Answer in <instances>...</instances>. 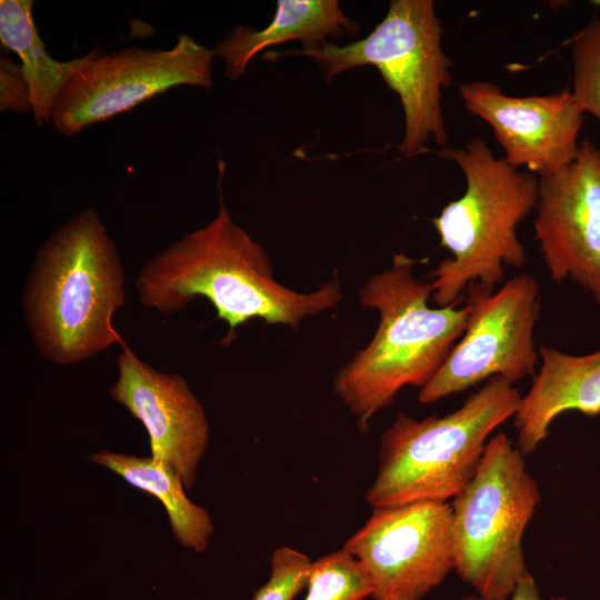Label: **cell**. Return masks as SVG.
Returning a JSON list of instances; mask_svg holds the SVG:
<instances>
[{
	"instance_id": "obj_17",
	"label": "cell",
	"mask_w": 600,
	"mask_h": 600,
	"mask_svg": "<svg viewBox=\"0 0 600 600\" xmlns=\"http://www.w3.org/2000/svg\"><path fill=\"white\" fill-rule=\"evenodd\" d=\"M89 459L159 499L176 539L198 553L206 551L213 533L210 514L189 500L181 477L170 464L152 457L141 458L107 450L94 452Z\"/></svg>"
},
{
	"instance_id": "obj_23",
	"label": "cell",
	"mask_w": 600,
	"mask_h": 600,
	"mask_svg": "<svg viewBox=\"0 0 600 600\" xmlns=\"http://www.w3.org/2000/svg\"><path fill=\"white\" fill-rule=\"evenodd\" d=\"M596 6H600V1H593Z\"/></svg>"
},
{
	"instance_id": "obj_21",
	"label": "cell",
	"mask_w": 600,
	"mask_h": 600,
	"mask_svg": "<svg viewBox=\"0 0 600 600\" xmlns=\"http://www.w3.org/2000/svg\"><path fill=\"white\" fill-rule=\"evenodd\" d=\"M0 109L31 112L29 89L21 66L8 57L0 60Z\"/></svg>"
},
{
	"instance_id": "obj_20",
	"label": "cell",
	"mask_w": 600,
	"mask_h": 600,
	"mask_svg": "<svg viewBox=\"0 0 600 600\" xmlns=\"http://www.w3.org/2000/svg\"><path fill=\"white\" fill-rule=\"evenodd\" d=\"M269 580L259 588L252 600H294L307 587L312 560L290 547H280L271 556Z\"/></svg>"
},
{
	"instance_id": "obj_13",
	"label": "cell",
	"mask_w": 600,
	"mask_h": 600,
	"mask_svg": "<svg viewBox=\"0 0 600 600\" xmlns=\"http://www.w3.org/2000/svg\"><path fill=\"white\" fill-rule=\"evenodd\" d=\"M121 347L110 397L143 424L151 457L170 464L184 488L191 489L209 442L202 404L183 377L160 372L126 344Z\"/></svg>"
},
{
	"instance_id": "obj_22",
	"label": "cell",
	"mask_w": 600,
	"mask_h": 600,
	"mask_svg": "<svg viewBox=\"0 0 600 600\" xmlns=\"http://www.w3.org/2000/svg\"><path fill=\"white\" fill-rule=\"evenodd\" d=\"M460 600H488V599L477 593V594L464 596ZM509 600H566V599L561 597H552L548 599L542 598L539 593V589L537 587L534 578L530 573H528L517 584Z\"/></svg>"
},
{
	"instance_id": "obj_4",
	"label": "cell",
	"mask_w": 600,
	"mask_h": 600,
	"mask_svg": "<svg viewBox=\"0 0 600 600\" xmlns=\"http://www.w3.org/2000/svg\"><path fill=\"white\" fill-rule=\"evenodd\" d=\"M441 158L454 161L466 177V191L432 219L440 246L450 252L428 274L437 307L459 302L471 284L494 289L504 267L522 268L527 262L518 226L534 209L538 180L503 159L493 157L481 138L462 148H443Z\"/></svg>"
},
{
	"instance_id": "obj_6",
	"label": "cell",
	"mask_w": 600,
	"mask_h": 600,
	"mask_svg": "<svg viewBox=\"0 0 600 600\" xmlns=\"http://www.w3.org/2000/svg\"><path fill=\"white\" fill-rule=\"evenodd\" d=\"M441 34L433 1L392 0L386 17L361 40L343 47L324 41L309 50L268 52L264 58L308 56L327 81L348 69L376 67L403 109L399 151L413 157L426 152L430 140L442 148L448 140L441 93L451 83V62L442 50Z\"/></svg>"
},
{
	"instance_id": "obj_11",
	"label": "cell",
	"mask_w": 600,
	"mask_h": 600,
	"mask_svg": "<svg viewBox=\"0 0 600 600\" xmlns=\"http://www.w3.org/2000/svg\"><path fill=\"white\" fill-rule=\"evenodd\" d=\"M534 238L550 278L578 284L600 307V148L538 180Z\"/></svg>"
},
{
	"instance_id": "obj_19",
	"label": "cell",
	"mask_w": 600,
	"mask_h": 600,
	"mask_svg": "<svg viewBox=\"0 0 600 600\" xmlns=\"http://www.w3.org/2000/svg\"><path fill=\"white\" fill-rule=\"evenodd\" d=\"M572 61V93L583 112L600 122V18L592 19L568 41Z\"/></svg>"
},
{
	"instance_id": "obj_9",
	"label": "cell",
	"mask_w": 600,
	"mask_h": 600,
	"mask_svg": "<svg viewBox=\"0 0 600 600\" xmlns=\"http://www.w3.org/2000/svg\"><path fill=\"white\" fill-rule=\"evenodd\" d=\"M214 53L179 33L170 49L129 47L110 53L92 49L90 59L57 97L50 122L73 136L178 86L212 87Z\"/></svg>"
},
{
	"instance_id": "obj_8",
	"label": "cell",
	"mask_w": 600,
	"mask_h": 600,
	"mask_svg": "<svg viewBox=\"0 0 600 600\" xmlns=\"http://www.w3.org/2000/svg\"><path fill=\"white\" fill-rule=\"evenodd\" d=\"M466 329L434 377L418 392L430 404L491 378L511 383L534 377L539 362L533 333L541 300L534 278L520 273L500 289L471 284Z\"/></svg>"
},
{
	"instance_id": "obj_1",
	"label": "cell",
	"mask_w": 600,
	"mask_h": 600,
	"mask_svg": "<svg viewBox=\"0 0 600 600\" xmlns=\"http://www.w3.org/2000/svg\"><path fill=\"white\" fill-rule=\"evenodd\" d=\"M136 291L142 306L164 317L187 308L197 297L206 298L217 318L228 324L226 343L252 319L297 329L343 298L337 272L310 292L279 282L267 251L232 220L221 196L209 223L184 234L141 268Z\"/></svg>"
},
{
	"instance_id": "obj_16",
	"label": "cell",
	"mask_w": 600,
	"mask_h": 600,
	"mask_svg": "<svg viewBox=\"0 0 600 600\" xmlns=\"http://www.w3.org/2000/svg\"><path fill=\"white\" fill-rule=\"evenodd\" d=\"M32 8L31 0H1L0 40L20 60L31 112L37 126L42 127L50 122L54 101L64 84L90 59L92 50L68 61L52 58L38 33Z\"/></svg>"
},
{
	"instance_id": "obj_12",
	"label": "cell",
	"mask_w": 600,
	"mask_h": 600,
	"mask_svg": "<svg viewBox=\"0 0 600 600\" xmlns=\"http://www.w3.org/2000/svg\"><path fill=\"white\" fill-rule=\"evenodd\" d=\"M459 93L467 109L490 124L512 168L523 166L544 177L579 154L584 112L570 89L518 98L491 82L471 81L461 84Z\"/></svg>"
},
{
	"instance_id": "obj_7",
	"label": "cell",
	"mask_w": 600,
	"mask_h": 600,
	"mask_svg": "<svg viewBox=\"0 0 600 600\" xmlns=\"http://www.w3.org/2000/svg\"><path fill=\"white\" fill-rule=\"evenodd\" d=\"M541 494L524 454L503 432L492 436L478 470L453 498L454 570L488 600H509L530 573L522 538Z\"/></svg>"
},
{
	"instance_id": "obj_18",
	"label": "cell",
	"mask_w": 600,
	"mask_h": 600,
	"mask_svg": "<svg viewBox=\"0 0 600 600\" xmlns=\"http://www.w3.org/2000/svg\"><path fill=\"white\" fill-rule=\"evenodd\" d=\"M303 600H364L374 589L363 564L344 548L312 561Z\"/></svg>"
},
{
	"instance_id": "obj_10",
	"label": "cell",
	"mask_w": 600,
	"mask_h": 600,
	"mask_svg": "<svg viewBox=\"0 0 600 600\" xmlns=\"http://www.w3.org/2000/svg\"><path fill=\"white\" fill-rule=\"evenodd\" d=\"M342 548L366 568L374 600H420L454 569L451 503L373 509Z\"/></svg>"
},
{
	"instance_id": "obj_14",
	"label": "cell",
	"mask_w": 600,
	"mask_h": 600,
	"mask_svg": "<svg viewBox=\"0 0 600 600\" xmlns=\"http://www.w3.org/2000/svg\"><path fill=\"white\" fill-rule=\"evenodd\" d=\"M539 357L540 369L512 417L516 446L524 456L548 437L550 426L562 413L600 416V349L573 356L542 346Z\"/></svg>"
},
{
	"instance_id": "obj_3",
	"label": "cell",
	"mask_w": 600,
	"mask_h": 600,
	"mask_svg": "<svg viewBox=\"0 0 600 600\" xmlns=\"http://www.w3.org/2000/svg\"><path fill=\"white\" fill-rule=\"evenodd\" d=\"M416 263L394 254L391 268L372 274L358 292L379 323L370 342L336 372L332 389L363 433L401 389H421L434 377L466 329V306H429L432 286L416 277Z\"/></svg>"
},
{
	"instance_id": "obj_2",
	"label": "cell",
	"mask_w": 600,
	"mask_h": 600,
	"mask_svg": "<svg viewBox=\"0 0 600 600\" xmlns=\"http://www.w3.org/2000/svg\"><path fill=\"white\" fill-rule=\"evenodd\" d=\"M124 301L118 249L92 209L68 219L39 247L21 297L38 352L59 366L123 344L112 318Z\"/></svg>"
},
{
	"instance_id": "obj_15",
	"label": "cell",
	"mask_w": 600,
	"mask_h": 600,
	"mask_svg": "<svg viewBox=\"0 0 600 600\" xmlns=\"http://www.w3.org/2000/svg\"><path fill=\"white\" fill-rule=\"evenodd\" d=\"M358 31L337 0H278L274 19L266 28L236 26L212 51L224 62V74L238 79L254 56L271 46L298 40L301 50H309L328 37L356 36Z\"/></svg>"
},
{
	"instance_id": "obj_5",
	"label": "cell",
	"mask_w": 600,
	"mask_h": 600,
	"mask_svg": "<svg viewBox=\"0 0 600 600\" xmlns=\"http://www.w3.org/2000/svg\"><path fill=\"white\" fill-rule=\"evenodd\" d=\"M520 399L513 383L494 377L448 414L418 420L398 412L379 442L368 504L378 509L453 499L473 478L491 433L513 417Z\"/></svg>"
}]
</instances>
